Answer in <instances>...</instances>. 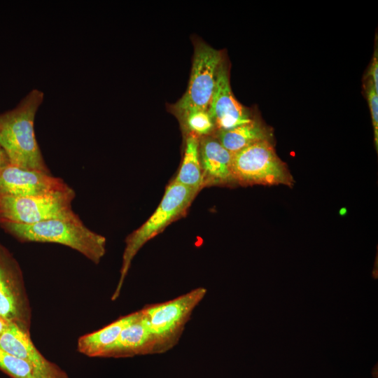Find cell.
Wrapping results in <instances>:
<instances>
[{
  "instance_id": "cell-16",
  "label": "cell",
  "mask_w": 378,
  "mask_h": 378,
  "mask_svg": "<svg viewBox=\"0 0 378 378\" xmlns=\"http://www.w3.org/2000/svg\"><path fill=\"white\" fill-rule=\"evenodd\" d=\"M199 146L198 136L190 133L186 139L181 167L176 177L173 180L198 192L204 186Z\"/></svg>"
},
{
  "instance_id": "cell-13",
  "label": "cell",
  "mask_w": 378,
  "mask_h": 378,
  "mask_svg": "<svg viewBox=\"0 0 378 378\" xmlns=\"http://www.w3.org/2000/svg\"><path fill=\"white\" fill-rule=\"evenodd\" d=\"M147 354H153V342L140 309L136 318L122 330L117 341L102 357L127 358Z\"/></svg>"
},
{
  "instance_id": "cell-22",
  "label": "cell",
  "mask_w": 378,
  "mask_h": 378,
  "mask_svg": "<svg viewBox=\"0 0 378 378\" xmlns=\"http://www.w3.org/2000/svg\"><path fill=\"white\" fill-rule=\"evenodd\" d=\"M8 323V322L0 317V335L6 330Z\"/></svg>"
},
{
  "instance_id": "cell-2",
  "label": "cell",
  "mask_w": 378,
  "mask_h": 378,
  "mask_svg": "<svg viewBox=\"0 0 378 378\" xmlns=\"http://www.w3.org/2000/svg\"><path fill=\"white\" fill-rule=\"evenodd\" d=\"M1 227L22 242L56 243L71 248L99 264L106 253V238L78 220L52 219L34 224L0 222Z\"/></svg>"
},
{
  "instance_id": "cell-12",
  "label": "cell",
  "mask_w": 378,
  "mask_h": 378,
  "mask_svg": "<svg viewBox=\"0 0 378 378\" xmlns=\"http://www.w3.org/2000/svg\"><path fill=\"white\" fill-rule=\"evenodd\" d=\"M199 153L204 184L235 182L232 172V154L217 139L206 136L200 141Z\"/></svg>"
},
{
  "instance_id": "cell-10",
  "label": "cell",
  "mask_w": 378,
  "mask_h": 378,
  "mask_svg": "<svg viewBox=\"0 0 378 378\" xmlns=\"http://www.w3.org/2000/svg\"><path fill=\"white\" fill-rule=\"evenodd\" d=\"M208 112L218 131L227 130L253 120L246 108L234 97L228 71L223 61L218 69Z\"/></svg>"
},
{
  "instance_id": "cell-6",
  "label": "cell",
  "mask_w": 378,
  "mask_h": 378,
  "mask_svg": "<svg viewBox=\"0 0 378 378\" xmlns=\"http://www.w3.org/2000/svg\"><path fill=\"white\" fill-rule=\"evenodd\" d=\"M232 167L235 182L288 186L293 183L270 141L253 144L232 155Z\"/></svg>"
},
{
  "instance_id": "cell-19",
  "label": "cell",
  "mask_w": 378,
  "mask_h": 378,
  "mask_svg": "<svg viewBox=\"0 0 378 378\" xmlns=\"http://www.w3.org/2000/svg\"><path fill=\"white\" fill-rule=\"evenodd\" d=\"M367 99L371 113L374 130V139L376 149L378 148V92L375 90L372 80L368 81L366 87Z\"/></svg>"
},
{
  "instance_id": "cell-5",
  "label": "cell",
  "mask_w": 378,
  "mask_h": 378,
  "mask_svg": "<svg viewBox=\"0 0 378 378\" xmlns=\"http://www.w3.org/2000/svg\"><path fill=\"white\" fill-rule=\"evenodd\" d=\"M75 197L71 187L41 196L0 195V222L34 224L52 219L80 220L71 207Z\"/></svg>"
},
{
  "instance_id": "cell-7",
  "label": "cell",
  "mask_w": 378,
  "mask_h": 378,
  "mask_svg": "<svg viewBox=\"0 0 378 378\" xmlns=\"http://www.w3.org/2000/svg\"><path fill=\"white\" fill-rule=\"evenodd\" d=\"M221 62L218 50L204 43L196 47L188 89L176 104L182 115L192 111H208Z\"/></svg>"
},
{
  "instance_id": "cell-14",
  "label": "cell",
  "mask_w": 378,
  "mask_h": 378,
  "mask_svg": "<svg viewBox=\"0 0 378 378\" xmlns=\"http://www.w3.org/2000/svg\"><path fill=\"white\" fill-rule=\"evenodd\" d=\"M138 314L139 311L122 316L97 331L80 337L78 341V351L90 357H102Z\"/></svg>"
},
{
  "instance_id": "cell-17",
  "label": "cell",
  "mask_w": 378,
  "mask_h": 378,
  "mask_svg": "<svg viewBox=\"0 0 378 378\" xmlns=\"http://www.w3.org/2000/svg\"><path fill=\"white\" fill-rule=\"evenodd\" d=\"M0 370L12 378H31L38 376L33 367L26 361L0 349Z\"/></svg>"
},
{
  "instance_id": "cell-23",
  "label": "cell",
  "mask_w": 378,
  "mask_h": 378,
  "mask_svg": "<svg viewBox=\"0 0 378 378\" xmlns=\"http://www.w3.org/2000/svg\"><path fill=\"white\" fill-rule=\"evenodd\" d=\"M31 378H41V377H38V376H34V377H32Z\"/></svg>"
},
{
  "instance_id": "cell-1",
  "label": "cell",
  "mask_w": 378,
  "mask_h": 378,
  "mask_svg": "<svg viewBox=\"0 0 378 378\" xmlns=\"http://www.w3.org/2000/svg\"><path fill=\"white\" fill-rule=\"evenodd\" d=\"M43 100V92L30 91L13 109L0 115V146L9 163L50 173L34 133V120Z\"/></svg>"
},
{
  "instance_id": "cell-20",
  "label": "cell",
  "mask_w": 378,
  "mask_h": 378,
  "mask_svg": "<svg viewBox=\"0 0 378 378\" xmlns=\"http://www.w3.org/2000/svg\"><path fill=\"white\" fill-rule=\"evenodd\" d=\"M369 76H370V80H372L375 90L378 92V52L377 48L375 49L370 71Z\"/></svg>"
},
{
  "instance_id": "cell-8",
  "label": "cell",
  "mask_w": 378,
  "mask_h": 378,
  "mask_svg": "<svg viewBox=\"0 0 378 378\" xmlns=\"http://www.w3.org/2000/svg\"><path fill=\"white\" fill-rule=\"evenodd\" d=\"M0 317L29 332L30 309L20 269L0 245Z\"/></svg>"
},
{
  "instance_id": "cell-21",
  "label": "cell",
  "mask_w": 378,
  "mask_h": 378,
  "mask_svg": "<svg viewBox=\"0 0 378 378\" xmlns=\"http://www.w3.org/2000/svg\"><path fill=\"white\" fill-rule=\"evenodd\" d=\"M9 164L8 159L4 150L0 146V169Z\"/></svg>"
},
{
  "instance_id": "cell-15",
  "label": "cell",
  "mask_w": 378,
  "mask_h": 378,
  "mask_svg": "<svg viewBox=\"0 0 378 378\" xmlns=\"http://www.w3.org/2000/svg\"><path fill=\"white\" fill-rule=\"evenodd\" d=\"M271 133L260 122H251L227 130L218 131L217 139L232 155L261 141H270Z\"/></svg>"
},
{
  "instance_id": "cell-4",
  "label": "cell",
  "mask_w": 378,
  "mask_h": 378,
  "mask_svg": "<svg viewBox=\"0 0 378 378\" xmlns=\"http://www.w3.org/2000/svg\"><path fill=\"white\" fill-rule=\"evenodd\" d=\"M197 192V190L173 181L166 188L155 212L140 227L126 238L120 279L112 295V300L119 297L132 261L141 248L171 222L183 215Z\"/></svg>"
},
{
  "instance_id": "cell-18",
  "label": "cell",
  "mask_w": 378,
  "mask_h": 378,
  "mask_svg": "<svg viewBox=\"0 0 378 378\" xmlns=\"http://www.w3.org/2000/svg\"><path fill=\"white\" fill-rule=\"evenodd\" d=\"M183 116L188 130L197 136L208 134L215 127L208 111H192Z\"/></svg>"
},
{
  "instance_id": "cell-11",
  "label": "cell",
  "mask_w": 378,
  "mask_h": 378,
  "mask_svg": "<svg viewBox=\"0 0 378 378\" xmlns=\"http://www.w3.org/2000/svg\"><path fill=\"white\" fill-rule=\"evenodd\" d=\"M0 349L28 363L41 378H69L65 372L38 351L29 332L13 323H9L0 335Z\"/></svg>"
},
{
  "instance_id": "cell-9",
  "label": "cell",
  "mask_w": 378,
  "mask_h": 378,
  "mask_svg": "<svg viewBox=\"0 0 378 378\" xmlns=\"http://www.w3.org/2000/svg\"><path fill=\"white\" fill-rule=\"evenodd\" d=\"M69 188L62 178L50 173L27 169L10 163L0 169V195L41 196Z\"/></svg>"
},
{
  "instance_id": "cell-3",
  "label": "cell",
  "mask_w": 378,
  "mask_h": 378,
  "mask_svg": "<svg viewBox=\"0 0 378 378\" xmlns=\"http://www.w3.org/2000/svg\"><path fill=\"white\" fill-rule=\"evenodd\" d=\"M206 293L205 288L199 287L170 300L141 309L151 335L153 354L167 352L178 343L193 311Z\"/></svg>"
}]
</instances>
